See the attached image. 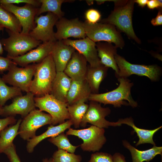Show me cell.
Returning a JSON list of instances; mask_svg holds the SVG:
<instances>
[{
  "instance_id": "cell-1",
  "label": "cell",
  "mask_w": 162,
  "mask_h": 162,
  "mask_svg": "<svg viewBox=\"0 0 162 162\" xmlns=\"http://www.w3.org/2000/svg\"><path fill=\"white\" fill-rule=\"evenodd\" d=\"M114 8L107 17L100 22L113 25L119 31L125 33L130 38L138 44L140 40L134 32L132 24V15L134 0H113Z\"/></svg>"
},
{
  "instance_id": "cell-2",
  "label": "cell",
  "mask_w": 162,
  "mask_h": 162,
  "mask_svg": "<svg viewBox=\"0 0 162 162\" xmlns=\"http://www.w3.org/2000/svg\"><path fill=\"white\" fill-rule=\"evenodd\" d=\"M118 80L119 84L116 88L103 93H91L88 100L105 105L112 104L115 107H120L122 105H129L133 107L137 106V103L134 100L131 94L133 83L127 78L119 77Z\"/></svg>"
},
{
  "instance_id": "cell-3",
  "label": "cell",
  "mask_w": 162,
  "mask_h": 162,
  "mask_svg": "<svg viewBox=\"0 0 162 162\" xmlns=\"http://www.w3.org/2000/svg\"><path fill=\"white\" fill-rule=\"evenodd\" d=\"M56 74L55 65L50 54L40 62L36 63L30 92L38 97L50 94Z\"/></svg>"
},
{
  "instance_id": "cell-4",
  "label": "cell",
  "mask_w": 162,
  "mask_h": 162,
  "mask_svg": "<svg viewBox=\"0 0 162 162\" xmlns=\"http://www.w3.org/2000/svg\"><path fill=\"white\" fill-rule=\"evenodd\" d=\"M84 23L86 37L94 42L104 41L113 43L117 48L124 47L123 38L114 26L100 22L91 24L85 21Z\"/></svg>"
},
{
  "instance_id": "cell-5",
  "label": "cell",
  "mask_w": 162,
  "mask_h": 162,
  "mask_svg": "<svg viewBox=\"0 0 162 162\" xmlns=\"http://www.w3.org/2000/svg\"><path fill=\"white\" fill-rule=\"evenodd\" d=\"M9 37L0 41L3 49L7 52L9 58L21 56L37 47L42 42L32 37L29 34L11 32L6 29Z\"/></svg>"
},
{
  "instance_id": "cell-6",
  "label": "cell",
  "mask_w": 162,
  "mask_h": 162,
  "mask_svg": "<svg viewBox=\"0 0 162 162\" xmlns=\"http://www.w3.org/2000/svg\"><path fill=\"white\" fill-rule=\"evenodd\" d=\"M34 100L36 107L41 111L47 112L51 116V125L60 124L65 120L70 119L67 104L58 100L51 94L34 97Z\"/></svg>"
},
{
  "instance_id": "cell-7",
  "label": "cell",
  "mask_w": 162,
  "mask_h": 162,
  "mask_svg": "<svg viewBox=\"0 0 162 162\" xmlns=\"http://www.w3.org/2000/svg\"><path fill=\"white\" fill-rule=\"evenodd\" d=\"M104 133V128L92 125L80 130L70 128L66 134L76 136L82 140L83 142L80 146L83 151L94 152L99 151L106 143V140Z\"/></svg>"
},
{
  "instance_id": "cell-8",
  "label": "cell",
  "mask_w": 162,
  "mask_h": 162,
  "mask_svg": "<svg viewBox=\"0 0 162 162\" xmlns=\"http://www.w3.org/2000/svg\"><path fill=\"white\" fill-rule=\"evenodd\" d=\"M115 58L119 69L118 74L116 75L118 78H127L134 74L146 76L152 81H156L160 76L161 68L156 65H146L132 64L117 54Z\"/></svg>"
},
{
  "instance_id": "cell-9",
  "label": "cell",
  "mask_w": 162,
  "mask_h": 162,
  "mask_svg": "<svg viewBox=\"0 0 162 162\" xmlns=\"http://www.w3.org/2000/svg\"><path fill=\"white\" fill-rule=\"evenodd\" d=\"M52 118L49 114L38 109H34L23 118L20 123L18 134L28 141L36 136V131L42 126L51 124Z\"/></svg>"
},
{
  "instance_id": "cell-10",
  "label": "cell",
  "mask_w": 162,
  "mask_h": 162,
  "mask_svg": "<svg viewBox=\"0 0 162 162\" xmlns=\"http://www.w3.org/2000/svg\"><path fill=\"white\" fill-rule=\"evenodd\" d=\"M17 64L12 66L2 78L5 83L20 88L26 93L30 92L32 79L35 71L36 64L33 63L22 68Z\"/></svg>"
},
{
  "instance_id": "cell-11",
  "label": "cell",
  "mask_w": 162,
  "mask_h": 162,
  "mask_svg": "<svg viewBox=\"0 0 162 162\" xmlns=\"http://www.w3.org/2000/svg\"><path fill=\"white\" fill-rule=\"evenodd\" d=\"M59 19L57 16L51 12H48L44 15L36 16L34 21L36 25L29 34L42 43L56 41L53 27Z\"/></svg>"
},
{
  "instance_id": "cell-12",
  "label": "cell",
  "mask_w": 162,
  "mask_h": 162,
  "mask_svg": "<svg viewBox=\"0 0 162 162\" xmlns=\"http://www.w3.org/2000/svg\"><path fill=\"white\" fill-rule=\"evenodd\" d=\"M110 112L111 110L109 108L103 107L98 103L90 101L80 125L85 127L88 123L101 128H107L110 126H121V124L118 121L116 122H111L105 119V117Z\"/></svg>"
},
{
  "instance_id": "cell-13",
  "label": "cell",
  "mask_w": 162,
  "mask_h": 162,
  "mask_svg": "<svg viewBox=\"0 0 162 162\" xmlns=\"http://www.w3.org/2000/svg\"><path fill=\"white\" fill-rule=\"evenodd\" d=\"M0 5L13 14L19 20L22 27L21 33L28 34L35 27V18L38 7L27 4L21 7L10 4Z\"/></svg>"
},
{
  "instance_id": "cell-14",
  "label": "cell",
  "mask_w": 162,
  "mask_h": 162,
  "mask_svg": "<svg viewBox=\"0 0 162 162\" xmlns=\"http://www.w3.org/2000/svg\"><path fill=\"white\" fill-rule=\"evenodd\" d=\"M55 25L57 31L55 37L57 40L70 37L82 39L86 37L84 22L78 18L68 20L63 17L59 19Z\"/></svg>"
},
{
  "instance_id": "cell-15",
  "label": "cell",
  "mask_w": 162,
  "mask_h": 162,
  "mask_svg": "<svg viewBox=\"0 0 162 162\" xmlns=\"http://www.w3.org/2000/svg\"><path fill=\"white\" fill-rule=\"evenodd\" d=\"M33 93L29 92L24 95L18 96L13 98L10 104L3 107L2 116H14L20 115L24 118L36 107Z\"/></svg>"
},
{
  "instance_id": "cell-16",
  "label": "cell",
  "mask_w": 162,
  "mask_h": 162,
  "mask_svg": "<svg viewBox=\"0 0 162 162\" xmlns=\"http://www.w3.org/2000/svg\"><path fill=\"white\" fill-rule=\"evenodd\" d=\"M65 44L73 47L82 55L91 67H96L102 64L98 57L95 43L86 37L79 40L67 39L62 40Z\"/></svg>"
},
{
  "instance_id": "cell-17",
  "label": "cell",
  "mask_w": 162,
  "mask_h": 162,
  "mask_svg": "<svg viewBox=\"0 0 162 162\" xmlns=\"http://www.w3.org/2000/svg\"><path fill=\"white\" fill-rule=\"evenodd\" d=\"M55 42H42L36 48L31 50L26 53L9 58L17 65L22 67L32 63H39L51 54Z\"/></svg>"
},
{
  "instance_id": "cell-18",
  "label": "cell",
  "mask_w": 162,
  "mask_h": 162,
  "mask_svg": "<svg viewBox=\"0 0 162 162\" xmlns=\"http://www.w3.org/2000/svg\"><path fill=\"white\" fill-rule=\"evenodd\" d=\"M87 62L82 55L75 51L64 72L72 80H85L87 70Z\"/></svg>"
},
{
  "instance_id": "cell-19",
  "label": "cell",
  "mask_w": 162,
  "mask_h": 162,
  "mask_svg": "<svg viewBox=\"0 0 162 162\" xmlns=\"http://www.w3.org/2000/svg\"><path fill=\"white\" fill-rule=\"evenodd\" d=\"M75 50L64 44L62 40H58L54 44L51 52L56 72H64Z\"/></svg>"
},
{
  "instance_id": "cell-20",
  "label": "cell",
  "mask_w": 162,
  "mask_h": 162,
  "mask_svg": "<svg viewBox=\"0 0 162 162\" xmlns=\"http://www.w3.org/2000/svg\"><path fill=\"white\" fill-rule=\"evenodd\" d=\"M98 54L101 64L108 68H111L115 71V75L119 72V69L115 59L117 47L112 43L99 42L96 44Z\"/></svg>"
},
{
  "instance_id": "cell-21",
  "label": "cell",
  "mask_w": 162,
  "mask_h": 162,
  "mask_svg": "<svg viewBox=\"0 0 162 162\" xmlns=\"http://www.w3.org/2000/svg\"><path fill=\"white\" fill-rule=\"evenodd\" d=\"M92 93L90 86L86 80H72L67 98L68 105H71L80 102H85L88 100Z\"/></svg>"
},
{
  "instance_id": "cell-22",
  "label": "cell",
  "mask_w": 162,
  "mask_h": 162,
  "mask_svg": "<svg viewBox=\"0 0 162 162\" xmlns=\"http://www.w3.org/2000/svg\"><path fill=\"white\" fill-rule=\"evenodd\" d=\"M73 123L70 119L57 126L51 125L48 127L47 130L43 133L34 137L29 139L26 145V149L29 153L32 152L35 147L43 140L48 137L57 136L63 133L67 129L70 128Z\"/></svg>"
},
{
  "instance_id": "cell-23",
  "label": "cell",
  "mask_w": 162,
  "mask_h": 162,
  "mask_svg": "<svg viewBox=\"0 0 162 162\" xmlns=\"http://www.w3.org/2000/svg\"><path fill=\"white\" fill-rule=\"evenodd\" d=\"M71 81V79L64 72H56L50 94L58 100L67 103L68 94Z\"/></svg>"
},
{
  "instance_id": "cell-24",
  "label": "cell",
  "mask_w": 162,
  "mask_h": 162,
  "mask_svg": "<svg viewBox=\"0 0 162 162\" xmlns=\"http://www.w3.org/2000/svg\"><path fill=\"white\" fill-rule=\"evenodd\" d=\"M124 146L130 151L132 158V162H149L157 155H162V147H158L154 145L148 149L141 151L138 150L131 146L127 141H122Z\"/></svg>"
},
{
  "instance_id": "cell-25",
  "label": "cell",
  "mask_w": 162,
  "mask_h": 162,
  "mask_svg": "<svg viewBox=\"0 0 162 162\" xmlns=\"http://www.w3.org/2000/svg\"><path fill=\"white\" fill-rule=\"evenodd\" d=\"M108 68L102 64L96 67H88L85 79L92 93H98L100 85L106 75Z\"/></svg>"
},
{
  "instance_id": "cell-26",
  "label": "cell",
  "mask_w": 162,
  "mask_h": 162,
  "mask_svg": "<svg viewBox=\"0 0 162 162\" xmlns=\"http://www.w3.org/2000/svg\"><path fill=\"white\" fill-rule=\"evenodd\" d=\"M118 121L121 124H125L131 126L133 129L134 132L136 133L139 140L136 145V146L146 143H150L154 146L155 145L153 140V136L155 133L161 128L162 126L152 130L140 128L136 126L131 117L123 119H121Z\"/></svg>"
},
{
  "instance_id": "cell-27",
  "label": "cell",
  "mask_w": 162,
  "mask_h": 162,
  "mask_svg": "<svg viewBox=\"0 0 162 162\" xmlns=\"http://www.w3.org/2000/svg\"><path fill=\"white\" fill-rule=\"evenodd\" d=\"M22 121L19 119L15 124L7 126L0 132V154L14 144L13 140L18 134Z\"/></svg>"
},
{
  "instance_id": "cell-28",
  "label": "cell",
  "mask_w": 162,
  "mask_h": 162,
  "mask_svg": "<svg viewBox=\"0 0 162 162\" xmlns=\"http://www.w3.org/2000/svg\"><path fill=\"white\" fill-rule=\"evenodd\" d=\"M0 27L15 33H21L22 27L19 20L11 13L0 5Z\"/></svg>"
},
{
  "instance_id": "cell-29",
  "label": "cell",
  "mask_w": 162,
  "mask_h": 162,
  "mask_svg": "<svg viewBox=\"0 0 162 162\" xmlns=\"http://www.w3.org/2000/svg\"><path fill=\"white\" fill-rule=\"evenodd\" d=\"M40 3L37 16L46 12L52 13L57 16L59 19L63 17L64 13L61 10L63 3L73 2L74 0H39Z\"/></svg>"
},
{
  "instance_id": "cell-30",
  "label": "cell",
  "mask_w": 162,
  "mask_h": 162,
  "mask_svg": "<svg viewBox=\"0 0 162 162\" xmlns=\"http://www.w3.org/2000/svg\"><path fill=\"white\" fill-rule=\"evenodd\" d=\"M88 105L84 102H80L68 105L67 108L71 120L75 128H79L82 119L86 113Z\"/></svg>"
},
{
  "instance_id": "cell-31",
  "label": "cell",
  "mask_w": 162,
  "mask_h": 162,
  "mask_svg": "<svg viewBox=\"0 0 162 162\" xmlns=\"http://www.w3.org/2000/svg\"><path fill=\"white\" fill-rule=\"evenodd\" d=\"M22 95L21 90L15 86H8L0 77V105L3 106L9 99Z\"/></svg>"
},
{
  "instance_id": "cell-32",
  "label": "cell",
  "mask_w": 162,
  "mask_h": 162,
  "mask_svg": "<svg viewBox=\"0 0 162 162\" xmlns=\"http://www.w3.org/2000/svg\"><path fill=\"white\" fill-rule=\"evenodd\" d=\"M48 140L57 147L58 149L64 150L70 153H74L76 148L80 146H74L71 144L67 135L64 132L56 136L50 137Z\"/></svg>"
},
{
  "instance_id": "cell-33",
  "label": "cell",
  "mask_w": 162,
  "mask_h": 162,
  "mask_svg": "<svg viewBox=\"0 0 162 162\" xmlns=\"http://www.w3.org/2000/svg\"><path fill=\"white\" fill-rule=\"evenodd\" d=\"M52 158L53 162H81L82 160L80 155L61 149L55 152Z\"/></svg>"
},
{
  "instance_id": "cell-34",
  "label": "cell",
  "mask_w": 162,
  "mask_h": 162,
  "mask_svg": "<svg viewBox=\"0 0 162 162\" xmlns=\"http://www.w3.org/2000/svg\"><path fill=\"white\" fill-rule=\"evenodd\" d=\"M101 14L98 10L92 8L87 10L85 14L86 22L91 24H94L100 21Z\"/></svg>"
},
{
  "instance_id": "cell-35",
  "label": "cell",
  "mask_w": 162,
  "mask_h": 162,
  "mask_svg": "<svg viewBox=\"0 0 162 162\" xmlns=\"http://www.w3.org/2000/svg\"><path fill=\"white\" fill-rule=\"evenodd\" d=\"M88 162H113V156L103 152H96L91 154Z\"/></svg>"
},
{
  "instance_id": "cell-36",
  "label": "cell",
  "mask_w": 162,
  "mask_h": 162,
  "mask_svg": "<svg viewBox=\"0 0 162 162\" xmlns=\"http://www.w3.org/2000/svg\"><path fill=\"white\" fill-rule=\"evenodd\" d=\"M20 3L29 4L38 8L40 5L39 0H0L1 4H14Z\"/></svg>"
},
{
  "instance_id": "cell-37",
  "label": "cell",
  "mask_w": 162,
  "mask_h": 162,
  "mask_svg": "<svg viewBox=\"0 0 162 162\" xmlns=\"http://www.w3.org/2000/svg\"><path fill=\"white\" fill-rule=\"evenodd\" d=\"M15 64H17L10 59L0 56V74H3L5 71L8 70Z\"/></svg>"
},
{
  "instance_id": "cell-38",
  "label": "cell",
  "mask_w": 162,
  "mask_h": 162,
  "mask_svg": "<svg viewBox=\"0 0 162 162\" xmlns=\"http://www.w3.org/2000/svg\"><path fill=\"white\" fill-rule=\"evenodd\" d=\"M3 153L7 155L10 162H21L14 144L6 149Z\"/></svg>"
},
{
  "instance_id": "cell-39",
  "label": "cell",
  "mask_w": 162,
  "mask_h": 162,
  "mask_svg": "<svg viewBox=\"0 0 162 162\" xmlns=\"http://www.w3.org/2000/svg\"><path fill=\"white\" fill-rule=\"evenodd\" d=\"M16 122L14 116H10L0 118V132L9 125H13Z\"/></svg>"
},
{
  "instance_id": "cell-40",
  "label": "cell",
  "mask_w": 162,
  "mask_h": 162,
  "mask_svg": "<svg viewBox=\"0 0 162 162\" xmlns=\"http://www.w3.org/2000/svg\"><path fill=\"white\" fill-rule=\"evenodd\" d=\"M147 5L148 8L151 10L156 8H160L162 7V0H148Z\"/></svg>"
},
{
  "instance_id": "cell-41",
  "label": "cell",
  "mask_w": 162,
  "mask_h": 162,
  "mask_svg": "<svg viewBox=\"0 0 162 162\" xmlns=\"http://www.w3.org/2000/svg\"><path fill=\"white\" fill-rule=\"evenodd\" d=\"M151 23L154 26H158L162 25V13L161 9L159 10L156 16L152 20Z\"/></svg>"
},
{
  "instance_id": "cell-42",
  "label": "cell",
  "mask_w": 162,
  "mask_h": 162,
  "mask_svg": "<svg viewBox=\"0 0 162 162\" xmlns=\"http://www.w3.org/2000/svg\"><path fill=\"white\" fill-rule=\"evenodd\" d=\"M112 156L113 162H126L125 157L120 153H115Z\"/></svg>"
},
{
  "instance_id": "cell-43",
  "label": "cell",
  "mask_w": 162,
  "mask_h": 162,
  "mask_svg": "<svg viewBox=\"0 0 162 162\" xmlns=\"http://www.w3.org/2000/svg\"><path fill=\"white\" fill-rule=\"evenodd\" d=\"M148 0H136L134 2L137 3L138 5L141 8L144 7L147 4Z\"/></svg>"
},
{
  "instance_id": "cell-44",
  "label": "cell",
  "mask_w": 162,
  "mask_h": 162,
  "mask_svg": "<svg viewBox=\"0 0 162 162\" xmlns=\"http://www.w3.org/2000/svg\"><path fill=\"white\" fill-rule=\"evenodd\" d=\"M3 29L4 28L0 27V31L3 30ZM3 51L4 50L3 47L0 40V55H2L3 54Z\"/></svg>"
},
{
  "instance_id": "cell-45",
  "label": "cell",
  "mask_w": 162,
  "mask_h": 162,
  "mask_svg": "<svg viewBox=\"0 0 162 162\" xmlns=\"http://www.w3.org/2000/svg\"><path fill=\"white\" fill-rule=\"evenodd\" d=\"M43 162H53L52 158L49 159L46 158L42 160Z\"/></svg>"
},
{
  "instance_id": "cell-46",
  "label": "cell",
  "mask_w": 162,
  "mask_h": 162,
  "mask_svg": "<svg viewBox=\"0 0 162 162\" xmlns=\"http://www.w3.org/2000/svg\"><path fill=\"white\" fill-rule=\"evenodd\" d=\"M109 1H110V0H95V1L97 2V3L98 4H101L105 2Z\"/></svg>"
},
{
  "instance_id": "cell-47",
  "label": "cell",
  "mask_w": 162,
  "mask_h": 162,
  "mask_svg": "<svg viewBox=\"0 0 162 162\" xmlns=\"http://www.w3.org/2000/svg\"><path fill=\"white\" fill-rule=\"evenodd\" d=\"M86 2L89 5H91L93 4L94 1L93 0H86Z\"/></svg>"
},
{
  "instance_id": "cell-48",
  "label": "cell",
  "mask_w": 162,
  "mask_h": 162,
  "mask_svg": "<svg viewBox=\"0 0 162 162\" xmlns=\"http://www.w3.org/2000/svg\"><path fill=\"white\" fill-rule=\"evenodd\" d=\"M3 107L0 105V116H2V113Z\"/></svg>"
},
{
  "instance_id": "cell-49",
  "label": "cell",
  "mask_w": 162,
  "mask_h": 162,
  "mask_svg": "<svg viewBox=\"0 0 162 162\" xmlns=\"http://www.w3.org/2000/svg\"><path fill=\"white\" fill-rule=\"evenodd\" d=\"M161 162H162V160H161Z\"/></svg>"
}]
</instances>
